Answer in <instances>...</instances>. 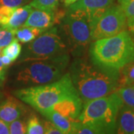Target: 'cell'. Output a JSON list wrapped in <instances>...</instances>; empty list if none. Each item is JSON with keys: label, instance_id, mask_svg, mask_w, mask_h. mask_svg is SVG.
Wrapping results in <instances>:
<instances>
[{"label": "cell", "instance_id": "1", "mask_svg": "<svg viewBox=\"0 0 134 134\" xmlns=\"http://www.w3.org/2000/svg\"><path fill=\"white\" fill-rule=\"evenodd\" d=\"M69 73L83 103L110 95L119 88L120 72L102 69L84 56L75 58Z\"/></svg>", "mask_w": 134, "mask_h": 134}, {"label": "cell", "instance_id": "2", "mask_svg": "<svg viewBox=\"0 0 134 134\" xmlns=\"http://www.w3.org/2000/svg\"><path fill=\"white\" fill-rule=\"evenodd\" d=\"M89 59L102 69L120 72L134 56V38L129 31H123L115 36L92 41Z\"/></svg>", "mask_w": 134, "mask_h": 134}, {"label": "cell", "instance_id": "3", "mask_svg": "<svg viewBox=\"0 0 134 134\" xmlns=\"http://www.w3.org/2000/svg\"><path fill=\"white\" fill-rule=\"evenodd\" d=\"M123 101L117 92L83 103L77 121L88 125L96 134L116 133V119Z\"/></svg>", "mask_w": 134, "mask_h": 134}, {"label": "cell", "instance_id": "4", "mask_svg": "<svg viewBox=\"0 0 134 134\" xmlns=\"http://www.w3.org/2000/svg\"><path fill=\"white\" fill-rule=\"evenodd\" d=\"M69 61L68 52L52 58L20 63L15 81L18 85L25 87L52 83L64 75Z\"/></svg>", "mask_w": 134, "mask_h": 134}, {"label": "cell", "instance_id": "5", "mask_svg": "<svg viewBox=\"0 0 134 134\" xmlns=\"http://www.w3.org/2000/svg\"><path fill=\"white\" fill-rule=\"evenodd\" d=\"M75 93L77 92L68 72L52 83L17 90L14 92V96L39 113H41L51 108L64 98Z\"/></svg>", "mask_w": 134, "mask_h": 134}, {"label": "cell", "instance_id": "6", "mask_svg": "<svg viewBox=\"0 0 134 134\" xmlns=\"http://www.w3.org/2000/svg\"><path fill=\"white\" fill-rule=\"evenodd\" d=\"M60 24L69 51L75 58L84 56L92 42L90 20L86 12L67 10Z\"/></svg>", "mask_w": 134, "mask_h": 134}, {"label": "cell", "instance_id": "7", "mask_svg": "<svg viewBox=\"0 0 134 134\" xmlns=\"http://www.w3.org/2000/svg\"><path fill=\"white\" fill-rule=\"evenodd\" d=\"M69 52V49L58 27L48 29L31 42L21 52L19 63L52 58Z\"/></svg>", "mask_w": 134, "mask_h": 134}, {"label": "cell", "instance_id": "8", "mask_svg": "<svg viewBox=\"0 0 134 134\" xmlns=\"http://www.w3.org/2000/svg\"><path fill=\"white\" fill-rule=\"evenodd\" d=\"M127 17L120 5H113L90 23L92 41L115 36L125 31Z\"/></svg>", "mask_w": 134, "mask_h": 134}, {"label": "cell", "instance_id": "9", "mask_svg": "<svg viewBox=\"0 0 134 134\" xmlns=\"http://www.w3.org/2000/svg\"><path fill=\"white\" fill-rule=\"evenodd\" d=\"M60 23V19L57 10L53 11L34 8L23 25L37 28L45 31L52 28L55 23Z\"/></svg>", "mask_w": 134, "mask_h": 134}, {"label": "cell", "instance_id": "10", "mask_svg": "<svg viewBox=\"0 0 134 134\" xmlns=\"http://www.w3.org/2000/svg\"><path fill=\"white\" fill-rule=\"evenodd\" d=\"M83 101L77 93L67 96L58 101L51 109L58 112L70 121H77L81 113Z\"/></svg>", "mask_w": 134, "mask_h": 134}, {"label": "cell", "instance_id": "11", "mask_svg": "<svg viewBox=\"0 0 134 134\" xmlns=\"http://www.w3.org/2000/svg\"><path fill=\"white\" fill-rule=\"evenodd\" d=\"M115 0H77L70 5L68 10L86 12L90 23L102 14L106 10L113 5Z\"/></svg>", "mask_w": 134, "mask_h": 134}, {"label": "cell", "instance_id": "12", "mask_svg": "<svg viewBox=\"0 0 134 134\" xmlns=\"http://www.w3.org/2000/svg\"><path fill=\"white\" fill-rule=\"evenodd\" d=\"M25 113V107L16 98L8 97L0 103V119L8 124L23 118Z\"/></svg>", "mask_w": 134, "mask_h": 134}, {"label": "cell", "instance_id": "13", "mask_svg": "<svg viewBox=\"0 0 134 134\" xmlns=\"http://www.w3.org/2000/svg\"><path fill=\"white\" fill-rule=\"evenodd\" d=\"M134 131V108L123 104L116 119V133L130 134Z\"/></svg>", "mask_w": 134, "mask_h": 134}, {"label": "cell", "instance_id": "14", "mask_svg": "<svg viewBox=\"0 0 134 134\" xmlns=\"http://www.w3.org/2000/svg\"><path fill=\"white\" fill-rule=\"evenodd\" d=\"M33 9L34 8L30 5H23L16 8L4 29L16 31V29L22 27L26 22L29 14Z\"/></svg>", "mask_w": 134, "mask_h": 134}, {"label": "cell", "instance_id": "15", "mask_svg": "<svg viewBox=\"0 0 134 134\" xmlns=\"http://www.w3.org/2000/svg\"><path fill=\"white\" fill-rule=\"evenodd\" d=\"M43 116H45L48 121L55 125L58 129H60L63 134L72 133V124L73 121L68 119L58 112L49 108L40 113Z\"/></svg>", "mask_w": 134, "mask_h": 134}, {"label": "cell", "instance_id": "16", "mask_svg": "<svg viewBox=\"0 0 134 134\" xmlns=\"http://www.w3.org/2000/svg\"><path fill=\"white\" fill-rule=\"evenodd\" d=\"M43 31V30L37 28L23 25L15 31V36H16V38L21 43H28L37 38Z\"/></svg>", "mask_w": 134, "mask_h": 134}, {"label": "cell", "instance_id": "17", "mask_svg": "<svg viewBox=\"0 0 134 134\" xmlns=\"http://www.w3.org/2000/svg\"><path fill=\"white\" fill-rule=\"evenodd\" d=\"M134 84V61L125 65L120 71L119 88Z\"/></svg>", "mask_w": 134, "mask_h": 134}, {"label": "cell", "instance_id": "18", "mask_svg": "<svg viewBox=\"0 0 134 134\" xmlns=\"http://www.w3.org/2000/svg\"><path fill=\"white\" fill-rule=\"evenodd\" d=\"M26 133L28 134H43L44 133V127L43 122L40 120L36 114L31 113L26 121Z\"/></svg>", "mask_w": 134, "mask_h": 134}, {"label": "cell", "instance_id": "19", "mask_svg": "<svg viewBox=\"0 0 134 134\" xmlns=\"http://www.w3.org/2000/svg\"><path fill=\"white\" fill-rule=\"evenodd\" d=\"M22 52V46L19 43L17 38H14L13 41L3 48L2 54L10 58V60L14 62L19 58Z\"/></svg>", "mask_w": 134, "mask_h": 134}, {"label": "cell", "instance_id": "20", "mask_svg": "<svg viewBox=\"0 0 134 134\" xmlns=\"http://www.w3.org/2000/svg\"><path fill=\"white\" fill-rule=\"evenodd\" d=\"M117 93L126 105L134 108V86H125L118 89Z\"/></svg>", "mask_w": 134, "mask_h": 134}, {"label": "cell", "instance_id": "21", "mask_svg": "<svg viewBox=\"0 0 134 134\" xmlns=\"http://www.w3.org/2000/svg\"><path fill=\"white\" fill-rule=\"evenodd\" d=\"M60 0H32L29 5L34 8L55 11L58 9Z\"/></svg>", "mask_w": 134, "mask_h": 134}, {"label": "cell", "instance_id": "22", "mask_svg": "<svg viewBox=\"0 0 134 134\" xmlns=\"http://www.w3.org/2000/svg\"><path fill=\"white\" fill-rule=\"evenodd\" d=\"M9 132L11 134L26 133V120L22 118L16 119L8 124Z\"/></svg>", "mask_w": 134, "mask_h": 134}, {"label": "cell", "instance_id": "23", "mask_svg": "<svg viewBox=\"0 0 134 134\" xmlns=\"http://www.w3.org/2000/svg\"><path fill=\"white\" fill-rule=\"evenodd\" d=\"M16 8L0 6V29H4Z\"/></svg>", "mask_w": 134, "mask_h": 134}, {"label": "cell", "instance_id": "24", "mask_svg": "<svg viewBox=\"0 0 134 134\" xmlns=\"http://www.w3.org/2000/svg\"><path fill=\"white\" fill-rule=\"evenodd\" d=\"M15 38V31L0 29V49H3Z\"/></svg>", "mask_w": 134, "mask_h": 134}, {"label": "cell", "instance_id": "25", "mask_svg": "<svg viewBox=\"0 0 134 134\" xmlns=\"http://www.w3.org/2000/svg\"><path fill=\"white\" fill-rule=\"evenodd\" d=\"M122 8L127 17V24L134 22V0H131Z\"/></svg>", "mask_w": 134, "mask_h": 134}, {"label": "cell", "instance_id": "26", "mask_svg": "<svg viewBox=\"0 0 134 134\" xmlns=\"http://www.w3.org/2000/svg\"><path fill=\"white\" fill-rule=\"evenodd\" d=\"M43 127H44V133L46 134H63L60 129L52 123L50 121H43Z\"/></svg>", "mask_w": 134, "mask_h": 134}, {"label": "cell", "instance_id": "27", "mask_svg": "<svg viewBox=\"0 0 134 134\" xmlns=\"http://www.w3.org/2000/svg\"><path fill=\"white\" fill-rule=\"evenodd\" d=\"M27 0H0V6L18 8L25 4Z\"/></svg>", "mask_w": 134, "mask_h": 134}, {"label": "cell", "instance_id": "28", "mask_svg": "<svg viewBox=\"0 0 134 134\" xmlns=\"http://www.w3.org/2000/svg\"><path fill=\"white\" fill-rule=\"evenodd\" d=\"M9 132V127L8 124L5 122L4 121L0 119V134H8Z\"/></svg>", "mask_w": 134, "mask_h": 134}, {"label": "cell", "instance_id": "29", "mask_svg": "<svg viewBox=\"0 0 134 134\" xmlns=\"http://www.w3.org/2000/svg\"><path fill=\"white\" fill-rule=\"evenodd\" d=\"M0 60H1L2 63H3V65L6 67L8 66L9 65H10V63L13 62V61L10 60V58H8V56H6L5 54H3L0 56Z\"/></svg>", "mask_w": 134, "mask_h": 134}, {"label": "cell", "instance_id": "30", "mask_svg": "<svg viewBox=\"0 0 134 134\" xmlns=\"http://www.w3.org/2000/svg\"><path fill=\"white\" fill-rule=\"evenodd\" d=\"M127 25L128 26L130 33L131 34V35L133 36V37L134 38V22L133 23H127Z\"/></svg>", "mask_w": 134, "mask_h": 134}, {"label": "cell", "instance_id": "31", "mask_svg": "<svg viewBox=\"0 0 134 134\" xmlns=\"http://www.w3.org/2000/svg\"><path fill=\"white\" fill-rule=\"evenodd\" d=\"M119 5L121 6V8H124L127 4H128L131 0H118Z\"/></svg>", "mask_w": 134, "mask_h": 134}, {"label": "cell", "instance_id": "32", "mask_svg": "<svg viewBox=\"0 0 134 134\" xmlns=\"http://www.w3.org/2000/svg\"><path fill=\"white\" fill-rule=\"evenodd\" d=\"M77 0H63V2H64V5L66 7H69L70 5H72L73 4L74 2H77Z\"/></svg>", "mask_w": 134, "mask_h": 134}, {"label": "cell", "instance_id": "33", "mask_svg": "<svg viewBox=\"0 0 134 134\" xmlns=\"http://www.w3.org/2000/svg\"><path fill=\"white\" fill-rule=\"evenodd\" d=\"M5 71L6 70H0V81H3L5 80Z\"/></svg>", "mask_w": 134, "mask_h": 134}, {"label": "cell", "instance_id": "34", "mask_svg": "<svg viewBox=\"0 0 134 134\" xmlns=\"http://www.w3.org/2000/svg\"><path fill=\"white\" fill-rule=\"evenodd\" d=\"M6 68L7 67L3 65V63H2L1 60H0V70H6Z\"/></svg>", "mask_w": 134, "mask_h": 134}, {"label": "cell", "instance_id": "35", "mask_svg": "<svg viewBox=\"0 0 134 134\" xmlns=\"http://www.w3.org/2000/svg\"><path fill=\"white\" fill-rule=\"evenodd\" d=\"M133 61H134V56H133Z\"/></svg>", "mask_w": 134, "mask_h": 134}, {"label": "cell", "instance_id": "36", "mask_svg": "<svg viewBox=\"0 0 134 134\" xmlns=\"http://www.w3.org/2000/svg\"><path fill=\"white\" fill-rule=\"evenodd\" d=\"M133 133H134V131H133Z\"/></svg>", "mask_w": 134, "mask_h": 134}, {"label": "cell", "instance_id": "37", "mask_svg": "<svg viewBox=\"0 0 134 134\" xmlns=\"http://www.w3.org/2000/svg\"><path fill=\"white\" fill-rule=\"evenodd\" d=\"M132 23H133V22H132Z\"/></svg>", "mask_w": 134, "mask_h": 134}, {"label": "cell", "instance_id": "38", "mask_svg": "<svg viewBox=\"0 0 134 134\" xmlns=\"http://www.w3.org/2000/svg\"><path fill=\"white\" fill-rule=\"evenodd\" d=\"M133 86H134V84H133Z\"/></svg>", "mask_w": 134, "mask_h": 134}]
</instances>
